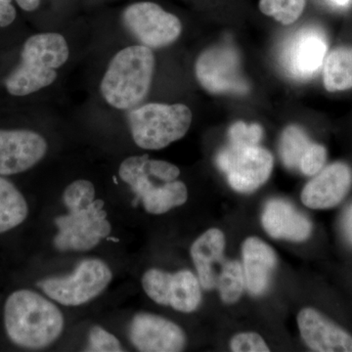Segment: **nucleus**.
<instances>
[{
    "mask_svg": "<svg viewBox=\"0 0 352 352\" xmlns=\"http://www.w3.org/2000/svg\"><path fill=\"white\" fill-rule=\"evenodd\" d=\"M300 336L308 349L316 352H352V336L314 308L298 315Z\"/></svg>",
    "mask_w": 352,
    "mask_h": 352,
    "instance_id": "16",
    "label": "nucleus"
},
{
    "mask_svg": "<svg viewBox=\"0 0 352 352\" xmlns=\"http://www.w3.org/2000/svg\"><path fill=\"white\" fill-rule=\"evenodd\" d=\"M333 2H335L336 4L340 6H346L349 3L351 0H332Z\"/></svg>",
    "mask_w": 352,
    "mask_h": 352,
    "instance_id": "32",
    "label": "nucleus"
},
{
    "mask_svg": "<svg viewBox=\"0 0 352 352\" xmlns=\"http://www.w3.org/2000/svg\"><path fill=\"white\" fill-rule=\"evenodd\" d=\"M24 197L12 183L0 177V233L15 228L28 217Z\"/></svg>",
    "mask_w": 352,
    "mask_h": 352,
    "instance_id": "21",
    "label": "nucleus"
},
{
    "mask_svg": "<svg viewBox=\"0 0 352 352\" xmlns=\"http://www.w3.org/2000/svg\"><path fill=\"white\" fill-rule=\"evenodd\" d=\"M230 349L234 352L270 351L263 338L254 332L239 333L234 336L230 342Z\"/></svg>",
    "mask_w": 352,
    "mask_h": 352,
    "instance_id": "28",
    "label": "nucleus"
},
{
    "mask_svg": "<svg viewBox=\"0 0 352 352\" xmlns=\"http://www.w3.org/2000/svg\"><path fill=\"white\" fill-rule=\"evenodd\" d=\"M352 186V170L349 164L336 162L322 168L302 192V201L312 210L337 207Z\"/></svg>",
    "mask_w": 352,
    "mask_h": 352,
    "instance_id": "14",
    "label": "nucleus"
},
{
    "mask_svg": "<svg viewBox=\"0 0 352 352\" xmlns=\"http://www.w3.org/2000/svg\"><path fill=\"white\" fill-rule=\"evenodd\" d=\"M245 285L252 296H261L270 287L277 256L270 245L256 237H250L242 247Z\"/></svg>",
    "mask_w": 352,
    "mask_h": 352,
    "instance_id": "18",
    "label": "nucleus"
},
{
    "mask_svg": "<svg viewBox=\"0 0 352 352\" xmlns=\"http://www.w3.org/2000/svg\"><path fill=\"white\" fill-rule=\"evenodd\" d=\"M141 282L147 296L159 305L171 307L184 314L195 311L201 305V283L191 271H178L171 274L150 270L146 271Z\"/></svg>",
    "mask_w": 352,
    "mask_h": 352,
    "instance_id": "10",
    "label": "nucleus"
},
{
    "mask_svg": "<svg viewBox=\"0 0 352 352\" xmlns=\"http://www.w3.org/2000/svg\"><path fill=\"white\" fill-rule=\"evenodd\" d=\"M263 136V127L258 124L237 122L228 131L229 143L234 145H258Z\"/></svg>",
    "mask_w": 352,
    "mask_h": 352,
    "instance_id": "25",
    "label": "nucleus"
},
{
    "mask_svg": "<svg viewBox=\"0 0 352 352\" xmlns=\"http://www.w3.org/2000/svg\"><path fill=\"white\" fill-rule=\"evenodd\" d=\"M21 57L19 67L6 80L9 94L15 96H25L52 85L56 69L68 60V44L59 34H36L25 41Z\"/></svg>",
    "mask_w": 352,
    "mask_h": 352,
    "instance_id": "3",
    "label": "nucleus"
},
{
    "mask_svg": "<svg viewBox=\"0 0 352 352\" xmlns=\"http://www.w3.org/2000/svg\"><path fill=\"white\" fill-rule=\"evenodd\" d=\"M132 344L142 352H179L186 344V336L175 323L151 314H138L129 326Z\"/></svg>",
    "mask_w": 352,
    "mask_h": 352,
    "instance_id": "13",
    "label": "nucleus"
},
{
    "mask_svg": "<svg viewBox=\"0 0 352 352\" xmlns=\"http://www.w3.org/2000/svg\"><path fill=\"white\" fill-rule=\"evenodd\" d=\"M16 10L12 0H0V27H7L15 20Z\"/></svg>",
    "mask_w": 352,
    "mask_h": 352,
    "instance_id": "29",
    "label": "nucleus"
},
{
    "mask_svg": "<svg viewBox=\"0 0 352 352\" xmlns=\"http://www.w3.org/2000/svg\"><path fill=\"white\" fill-rule=\"evenodd\" d=\"M127 30L149 48L170 45L179 38L180 20L153 2H138L127 7L122 15Z\"/></svg>",
    "mask_w": 352,
    "mask_h": 352,
    "instance_id": "11",
    "label": "nucleus"
},
{
    "mask_svg": "<svg viewBox=\"0 0 352 352\" xmlns=\"http://www.w3.org/2000/svg\"><path fill=\"white\" fill-rule=\"evenodd\" d=\"M226 236L222 231L212 228L192 245L191 256L198 273V279L201 288L207 291L217 288L219 266L226 261Z\"/></svg>",
    "mask_w": 352,
    "mask_h": 352,
    "instance_id": "19",
    "label": "nucleus"
},
{
    "mask_svg": "<svg viewBox=\"0 0 352 352\" xmlns=\"http://www.w3.org/2000/svg\"><path fill=\"white\" fill-rule=\"evenodd\" d=\"M261 222L266 233L274 239L302 242L312 232V223L289 201L273 199L264 208Z\"/></svg>",
    "mask_w": 352,
    "mask_h": 352,
    "instance_id": "17",
    "label": "nucleus"
},
{
    "mask_svg": "<svg viewBox=\"0 0 352 352\" xmlns=\"http://www.w3.org/2000/svg\"><path fill=\"white\" fill-rule=\"evenodd\" d=\"M327 48V39L320 30L303 28L285 43L281 52L282 66L291 78L309 80L325 61Z\"/></svg>",
    "mask_w": 352,
    "mask_h": 352,
    "instance_id": "12",
    "label": "nucleus"
},
{
    "mask_svg": "<svg viewBox=\"0 0 352 352\" xmlns=\"http://www.w3.org/2000/svg\"><path fill=\"white\" fill-rule=\"evenodd\" d=\"M148 157V155L129 157L120 166V179L135 194L133 206L141 201L148 214H163L184 205L188 199L186 185L177 180L164 182L155 177L146 166Z\"/></svg>",
    "mask_w": 352,
    "mask_h": 352,
    "instance_id": "5",
    "label": "nucleus"
},
{
    "mask_svg": "<svg viewBox=\"0 0 352 352\" xmlns=\"http://www.w3.org/2000/svg\"><path fill=\"white\" fill-rule=\"evenodd\" d=\"M312 143L302 127H287L282 133L280 142V155L285 166L292 170H300L302 157Z\"/></svg>",
    "mask_w": 352,
    "mask_h": 352,
    "instance_id": "22",
    "label": "nucleus"
},
{
    "mask_svg": "<svg viewBox=\"0 0 352 352\" xmlns=\"http://www.w3.org/2000/svg\"><path fill=\"white\" fill-rule=\"evenodd\" d=\"M69 214L55 219L58 233L54 245L61 252H85L94 249L111 232L104 201L94 200L68 208Z\"/></svg>",
    "mask_w": 352,
    "mask_h": 352,
    "instance_id": "6",
    "label": "nucleus"
},
{
    "mask_svg": "<svg viewBox=\"0 0 352 352\" xmlns=\"http://www.w3.org/2000/svg\"><path fill=\"white\" fill-rule=\"evenodd\" d=\"M191 110L183 104L150 103L129 113L132 138L138 147L160 150L182 139L192 122Z\"/></svg>",
    "mask_w": 352,
    "mask_h": 352,
    "instance_id": "4",
    "label": "nucleus"
},
{
    "mask_svg": "<svg viewBox=\"0 0 352 352\" xmlns=\"http://www.w3.org/2000/svg\"><path fill=\"white\" fill-rule=\"evenodd\" d=\"M4 323L14 344L25 349L50 346L64 330V317L59 308L28 289L15 292L7 298Z\"/></svg>",
    "mask_w": 352,
    "mask_h": 352,
    "instance_id": "1",
    "label": "nucleus"
},
{
    "mask_svg": "<svg viewBox=\"0 0 352 352\" xmlns=\"http://www.w3.org/2000/svg\"><path fill=\"white\" fill-rule=\"evenodd\" d=\"M47 152L45 139L31 131H0V175L23 173Z\"/></svg>",
    "mask_w": 352,
    "mask_h": 352,
    "instance_id": "15",
    "label": "nucleus"
},
{
    "mask_svg": "<svg viewBox=\"0 0 352 352\" xmlns=\"http://www.w3.org/2000/svg\"><path fill=\"white\" fill-rule=\"evenodd\" d=\"M195 75L201 87L212 94L242 95L250 90L239 53L227 44L203 51L196 61Z\"/></svg>",
    "mask_w": 352,
    "mask_h": 352,
    "instance_id": "9",
    "label": "nucleus"
},
{
    "mask_svg": "<svg viewBox=\"0 0 352 352\" xmlns=\"http://www.w3.org/2000/svg\"><path fill=\"white\" fill-rule=\"evenodd\" d=\"M87 351L119 352L124 351V349L115 336L99 326H94L90 330L88 337Z\"/></svg>",
    "mask_w": 352,
    "mask_h": 352,
    "instance_id": "26",
    "label": "nucleus"
},
{
    "mask_svg": "<svg viewBox=\"0 0 352 352\" xmlns=\"http://www.w3.org/2000/svg\"><path fill=\"white\" fill-rule=\"evenodd\" d=\"M112 278V271L104 261L87 259L71 275L43 280L38 286L51 300L66 307H78L100 295Z\"/></svg>",
    "mask_w": 352,
    "mask_h": 352,
    "instance_id": "7",
    "label": "nucleus"
},
{
    "mask_svg": "<svg viewBox=\"0 0 352 352\" xmlns=\"http://www.w3.org/2000/svg\"><path fill=\"white\" fill-rule=\"evenodd\" d=\"M245 286L242 264L238 261L226 259L220 271L217 286L222 302L228 305L238 302L242 296Z\"/></svg>",
    "mask_w": 352,
    "mask_h": 352,
    "instance_id": "23",
    "label": "nucleus"
},
{
    "mask_svg": "<svg viewBox=\"0 0 352 352\" xmlns=\"http://www.w3.org/2000/svg\"><path fill=\"white\" fill-rule=\"evenodd\" d=\"M155 57L145 45L120 50L109 64L101 82V94L112 107H136L149 94L154 75Z\"/></svg>",
    "mask_w": 352,
    "mask_h": 352,
    "instance_id": "2",
    "label": "nucleus"
},
{
    "mask_svg": "<svg viewBox=\"0 0 352 352\" xmlns=\"http://www.w3.org/2000/svg\"><path fill=\"white\" fill-rule=\"evenodd\" d=\"M307 0H259V10L282 25L294 24L302 16Z\"/></svg>",
    "mask_w": 352,
    "mask_h": 352,
    "instance_id": "24",
    "label": "nucleus"
},
{
    "mask_svg": "<svg viewBox=\"0 0 352 352\" xmlns=\"http://www.w3.org/2000/svg\"><path fill=\"white\" fill-rule=\"evenodd\" d=\"M342 227L344 237L352 245V204L344 210L342 219Z\"/></svg>",
    "mask_w": 352,
    "mask_h": 352,
    "instance_id": "30",
    "label": "nucleus"
},
{
    "mask_svg": "<svg viewBox=\"0 0 352 352\" xmlns=\"http://www.w3.org/2000/svg\"><path fill=\"white\" fill-rule=\"evenodd\" d=\"M219 170L229 185L240 193H252L267 182L273 170V157L258 145H227L217 157Z\"/></svg>",
    "mask_w": 352,
    "mask_h": 352,
    "instance_id": "8",
    "label": "nucleus"
},
{
    "mask_svg": "<svg viewBox=\"0 0 352 352\" xmlns=\"http://www.w3.org/2000/svg\"><path fill=\"white\" fill-rule=\"evenodd\" d=\"M18 6L25 11H34L39 6L41 0H16Z\"/></svg>",
    "mask_w": 352,
    "mask_h": 352,
    "instance_id": "31",
    "label": "nucleus"
},
{
    "mask_svg": "<svg viewBox=\"0 0 352 352\" xmlns=\"http://www.w3.org/2000/svg\"><path fill=\"white\" fill-rule=\"evenodd\" d=\"M323 82L329 92L352 88V46H340L329 53L324 62Z\"/></svg>",
    "mask_w": 352,
    "mask_h": 352,
    "instance_id": "20",
    "label": "nucleus"
},
{
    "mask_svg": "<svg viewBox=\"0 0 352 352\" xmlns=\"http://www.w3.org/2000/svg\"><path fill=\"white\" fill-rule=\"evenodd\" d=\"M327 150L323 145L312 143L300 162V170L303 175L314 176L325 166Z\"/></svg>",
    "mask_w": 352,
    "mask_h": 352,
    "instance_id": "27",
    "label": "nucleus"
}]
</instances>
